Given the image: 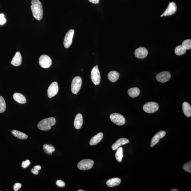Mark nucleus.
<instances>
[{
    "mask_svg": "<svg viewBox=\"0 0 191 191\" xmlns=\"http://www.w3.org/2000/svg\"><path fill=\"white\" fill-rule=\"evenodd\" d=\"M31 172L35 175H37L38 174L39 171L33 168L31 169Z\"/></svg>",
    "mask_w": 191,
    "mask_h": 191,
    "instance_id": "35",
    "label": "nucleus"
},
{
    "mask_svg": "<svg viewBox=\"0 0 191 191\" xmlns=\"http://www.w3.org/2000/svg\"><path fill=\"white\" fill-rule=\"evenodd\" d=\"M110 119L112 122L117 125L122 126L125 123L126 120L125 117L120 114H112L110 116Z\"/></svg>",
    "mask_w": 191,
    "mask_h": 191,
    "instance_id": "5",
    "label": "nucleus"
},
{
    "mask_svg": "<svg viewBox=\"0 0 191 191\" xmlns=\"http://www.w3.org/2000/svg\"><path fill=\"white\" fill-rule=\"evenodd\" d=\"M171 78L170 73L167 71L161 72L158 74L156 76L157 80L159 82L162 83L167 82Z\"/></svg>",
    "mask_w": 191,
    "mask_h": 191,
    "instance_id": "11",
    "label": "nucleus"
},
{
    "mask_svg": "<svg viewBox=\"0 0 191 191\" xmlns=\"http://www.w3.org/2000/svg\"><path fill=\"white\" fill-rule=\"evenodd\" d=\"M6 109V104L5 101L2 96H0V113H2L5 111Z\"/></svg>",
    "mask_w": 191,
    "mask_h": 191,
    "instance_id": "28",
    "label": "nucleus"
},
{
    "mask_svg": "<svg viewBox=\"0 0 191 191\" xmlns=\"http://www.w3.org/2000/svg\"><path fill=\"white\" fill-rule=\"evenodd\" d=\"M12 135L15 137L21 140H26L28 138V135L25 133L16 130H13L11 132Z\"/></svg>",
    "mask_w": 191,
    "mask_h": 191,
    "instance_id": "23",
    "label": "nucleus"
},
{
    "mask_svg": "<svg viewBox=\"0 0 191 191\" xmlns=\"http://www.w3.org/2000/svg\"><path fill=\"white\" fill-rule=\"evenodd\" d=\"M177 6L174 2L169 3V6L163 13L164 16L172 15L177 11Z\"/></svg>",
    "mask_w": 191,
    "mask_h": 191,
    "instance_id": "14",
    "label": "nucleus"
},
{
    "mask_svg": "<svg viewBox=\"0 0 191 191\" xmlns=\"http://www.w3.org/2000/svg\"><path fill=\"white\" fill-rule=\"evenodd\" d=\"M187 51V50L182 45H179L176 47L174 52L176 54L180 56L184 54Z\"/></svg>",
    "mask_w": 191,
    "mask_h": 191,
    "instance_id": "26",
    "label": "nucleus"
},
{
    "mask_svg": "<svg viewBox=\"0 0 191 191\" xmlns=\"http://www.w3.org/2000/svg\"><path fill=\"white\" fill-rule=\"evenodd\" d=\"M148 51L146 48L141 47L136 49L135 51V56L139 59L146 58L148 55Z\"/></svg>",
    "mask_w": 191,
    "mask_h": 191,
    "instance_id": "12",
    "label": "nucleus"
},
{
    "mask_svg": "<svg viewBox=\"0 0 191 191\" xmlns=\"http://www.w3.org/2000/svg\"><path fill=\"white\" fill-rule=\"evenodd\" d=\"M89 1L93 4H97L99 3V0H89Z\"/></svg>",
    "mask_w": 191,
    "mask_h": 191,
    "instance_id": "36",
    "label": "nucleus"
},
{
    "mask_svg": "<svg viewBox=\"0 0 191 191\" xmlns=\"http://www.w3.org/2000/svg\"><path fill=\"white\" fill-rule=\"evenodd\" d=\"M22 185L19 183H16L14 185V190L15 191H18L21 188Z\"/></svg>",
    "mask_w": 191,
    "mask_h": 191,
    "instance_id": "34",
    "label": "nucleus"
},
{
    "mask_svg": "<svg viewBox=\"0 0 191 191\" xmlns=\"http://www.w3.org/2000/svg\"><path fill=\"white\" fill-rule=\"evenodd\" d=\"M58 83L54 82L50 84L48 90V95L50 98L56 95L58 92Z\"/></svg>",
    "mask_w": 191,
    "mask_h": 191,
    "instance_id": "10",
    "label": "nucleus"
},
{
    "mask_svg": "<svg viewBox=\"0 0 191 191\" xmlns=\"http://www.w3.org/2000/svg\"><path fill=\"white\" fill-rule=\"evenodd\" d=\"M44 151L47 154L52 155V153L55 151V148L51 145L45 144L43 145Z\"/></svg>",
    "mask_w": 191,
    "mask_h": 191,
    "instance_id": "25",
    "label": "nucleus"
},
{
    "mask_svg": "<svg viewBox=\"0 0 191 191\" xmlns=\"http://www.w3.org/2000/svg\"><path fill=\"white\" fill-rule=\"evenodd\" d=\"M166 134V133L164 131H160L156 134V135L152 138L151 144V147H153L159 142L160 140L164 138Z\"/></svg>",
    "mask_w": 191,
    "mask_h": 191,
    "instance_id": "13",
    "label": "nucleus"
},
{
    "mask_svg": "<svg viewBox=\"0 0 191 191\" xmlns=\"http://www.w3.org/2000/svg\"><path fill=\"white\" fill-rule=\"evenodd\" d=\"M159 108V104L156 102H153L147 103L143 107L144 111L148 113H154L156 112Z\"/></svg>",
    "mask_w": 191,
    "mask_h": 191,
    "instance_id": "6",
    "label": "nucleus"
},
{
    "mask_svg": "<svg viewBox=\"0 0 191 191\" xmlns=\"http://www.w3.org/2000/svg\"><path fill=\"white\" fill-rule=\"evenodd\" d=\"M94 164V161L92 160L86 159L82 160L78 163V167L81 170H87L91 169Z\"/></svg>",
    "mask_w": 191,
    "mask_h": 191,
    "instance_id": "4",
    "label": "nucleus"
},
{
    "mask_svg": "<svg viewBox=\"0 0 191 191\" xmlns=\"http://www.w3.org/2000/svg\"><path fill=\"white\" fill-rule=\"evenodd\" d=\"M120 74L118 72L115 71L109 72L108 75L109 80L112 82H115L119 79Z\"/></svg>",
    "mask_w": 191,
    "mask_h": 191,
    "instance_id": "21",
    "label": "nucleus"
},
{
    "mask_svg": "<svg viewBox=\"0 0 191 191\" xmlns=\"http://www.w3.org/2000/svg\"><path fill=\"white\" fill-rule=\"evenodd\" d=\"M121 182V180L119 178H114L108 180L106 182V184L109 187H113L119 185Z\"/></svg>",
    "mask_w": 191,
    "mask_h": 191,
    "instance_id": "20",
    "label": "nucleus"
},
{
    "mask_svg": "<svg viewBox=\"0 0 191 191\" xmlns=\"http://www.w3.org/2000/svg\"><path fill=\"white\" fill-rule=\"evenodd\" d=\"M33 168L37 170L40 171L41 169V167L40 165H37L34 166Z\"/></svg>",
    "mask_w": 191,
    "mask_h": 191,
    "instance_id": "37",
    "label": "nucleus"
},
{
    "mask_svg": "<svg viewBox=\"0 0 191 191\" xmlns=\"http://www.w3.org/2000/svg\"><path fill=\"white\" fill-rule=\"evenodd\" d=\"M96 67H98V65H96Z\"/></svg>",
    "mask_w": 191,
    "mask_h": 191,
    "instance_id": "41",
    "label": "nucleus"
},
{
    "mask_svg": "<svg viewBox=\"0 0 191 191\" xmlns=\"http://www.w3.org/2000/svg\"><path fill=\"white\" fill-rule=\"evenodd\" d=\"M78 191H84V190H81V189H80V190H78Z\"/></svg>",
    "mask_w": 191,
    "mask_h": 191,
    "instance_id": "39",
    "label": "nucleus"
},
{
    "mask_svg": "<svg viewBox=\"0 0 191 191\" xmlns=\"http://www.w3.org/2000/svg\"><path fill=\"white\" fill-rule=\"evenodd\" d=\"M22 63V57L19 52H17L11 61V64L15 66H20Z\"/></svg>",
    "mask_w": 191,
    "mask_h": 191,
    "instance_id": "17",
    "label": "nucleus"
},
{
    "mask_svg": "<svg viewBox=\"0 0 191 191\" xmlns=\"http://www.w3.org/2000/svg\"><path fill=\"white\" fill-rule=\"evenodd\" d=\"M163 16H164V15H163V14L162 15H161V17H163Z\"/></svg>",
    "mask_w": 191,
    "mask_h": 191,
    "instance_id": "40",
    "label": "nucleus"
},
{
    "mask_svg": "<svg viewBox=\"0 0 191 191\" xmlns=\"http://www.w3.org/2000/svg\"><path fill=\"white\" fill-rule=\"evenodd\" d=\"M91 77L94 84L97 85L101 82V75L98 67L94 66L91 71Z\"/></svg>",
    "mask_w": 191,
    "mask_h": 191,
    "instance_id": "7",
    "label": "nucleus"
},
{
    "mask_svg": "<svg viewBox=\"0 0 191 191\" xmlns=\"http://www.w3.org/2000/svg\"><path fill=\"white\" fill-rule=\"evenodd\" d=\"M128 94L131 97L135 98L138 97L140 94V90L138 88H130L128 90Z\"/></svg>",
    "mask_w": 191,
    "mask_h": 191,
    "instance_id": "24",
    "label": "nucleus"
},
{
    "mask_svg": "<svg viewBox=\"0 0 191 191\" xmlns=\"http://www.w3.org/2000/svg\"><path fill=\"white\" fill-rule=\"evenodd\" d=\"M117 150L115 154V158L119 162H122L123 156V149L122 147H119Z\"/></svg>",
    "mask_w": 191,
    "mask_h": 191,
    "instance_id": "27",
    "label": "nucleus"
},
{
    "mask_svg": "<svg viewBox=\"0 0 191 191\" xmlns=\"http://www.w3.org/2000/svg\"><path fill=\"white\" fill-rule=\"evenodd\" d=\"M184 170L190 173H191V162L190 161L186 163L183 166Z\"/></svg>",
    "mask_w": 191,
    "mask_h": 191,
    "instance_id": "30",
    "label": "nucleus"
},
{
    "mask_svg": "<svg viewBox=\"0 0 191 191\" xmlns=\"http://www.w3.org/2000/svg\"><path fill=\"white\" fill-rule=\"evenodd\" d=\"M183 110L186 117L191 116V107L188 103L184 102L182 105Z\"/></svg>",
    "mask_w": 191,
    "mask_h": 191,
    "instance_id": "22",
    "label": "nucleus"
},
{
    "mask_svg": "<svg viewBox=\"0 0 191 191\" xmlns=\"http://www.w3.org/2000/svg\"><path fill=\"white\" fill-rule=\"evenodd\" d=\"M186 50H190L191 48V40L190 39L184 40L182 42V45Z\"/></svg>",
    "mask_w": 191,
    "mask_h": 191,
    "instance_id": "29",
    "label": "nucleus"
},
{
    "mask_svg": "<svg viewBox=\"0 0 191 191\" xmlns=\"http://www.w3.org/2000/svg\"><path fill=\"white\" fill-rule=\"evenodd\" d=\"M74 31L73 29H70L67 33L65 35L63 44L65 48H69L72 42L73 38L74 35Z\"/></svg>",
    "mask_w": 191,
    "mask_h": 191,
    "instance_id": "9",
    "label": "nucleus"
},
{
    "mask_svg": "<svg viewBox=\"0 0 191 191\" xmlns=\"http://www.w3.org/2000/svg\"><path fill=\"white\" fill-rule=\"evenodd\" d=\"M171 191H178V190H177V189H173L172 190H170Z\"/></svg>",
    "mask_w": 191,
    "mask_h": 191,
    "instance_id": "38",
    "label": "nucleus"
},
{
    "mask_svg": "<svg viewBox=\"0 0 191 191\" xmlns=\"http://www.w3.org/2000/svg\"><path fill=\"white\" fill-rule=\"evenodd\" d=\"M82 85V79L79 76L75 77L72 81L71 90L73 94H77Z\"/></svg>",
    "mask_w": 191,
    "mask_h": 191,
    "instance_id": "3",
    "label": "nucleus"
},
{
    "mask_svg": "<svg viewBox=\"0 0 191 191\" xmlns=\"http://www.w3.org/2000/svg\"><path fill=\"white\" fill-rule=\"evenodd\" d=\"M83 117L81 114L78 113L76 115L74 121V125L76 129L79 130L82 126Z\"/></svg>",
    "mask_w": 191,
    "mask_h": 191,
    "instance_id": "16",
    "label": "nucleus"
},
{
    "mask_svg": "<svg viewBox=\"0 0 191 191\" xmlns=\"http://www.w3.org/2000/svg\"><path fill=\"white\" fill-rule=\"evenodd\" d=\"M154 74H156V73H155Z\"/></svg>",
    "mask_w": 191,
    "mask_h": 191,
    "instance_id": "42",
    "label": "nucleus"
},
{
    "mask_svg": "<svg viewBox=\"0 0 191 191\" xmlns=\"http://www.w3.org/2000/svg\"><path fill=\"white\" fill-rule=\"evenodd\" d=\"M129 143V141L127 139L125 138H121L119 139L115 143L113 144L112 149L115 151L122 145L126 144Z\"/></svg>",
    "mask_w": 191,
    "mask_h": 191,
    "instance_id": "15",
    "label": "nucleus"
},
{
    "mask_svg": "<svg viewBox=\"0 0 191 191\" xmlns=\"http://www.w3.org/2000/svg\"><path fill=\"white\" fill-rule=\"evenodd\" d=\"M103 134L102 133H99L93 137L90 142V144L91 146H94L100 142L103 138Z\"/></svg>",
    "mask_w": 191,
    "mask_h": 191,
    "instance_id": "18",
    "label": "nucleus"
},
{
    "mask_svg": "<svg viewBox=\"0 0 191 191\" xmlns=\"http://www.w3.org/2000/svg\"><path fill=\"white\" fill-rule=\"evenodd\" d=\"M6 19L4 18V15L0 14V24H3L5 23Z\"/></svg>",
    "mask_w": 191,
    "mask_h": 191,
    "instance_id": "33",
    "label": "nucleus"
},
{
    "mask_svg": "<svg viewBox=\"0 0 191 191\" xmlns=\"http://www.w3.org/2000/svg\"><path fill=\"white\" fill-rule=\"evenodd\" d=\"M56 185L59 187H64L65 186V182L61 180H58L56 182Z\"/></svg>",
    "mask_w": 191,
    "mask_h": 191,
    "instance_id": "32",
    "label": "nucleus"
},
{
    "mask_svg": "<svg viewBox=\"0 0 191 191\" xmlns=\"http://www.w3.org/2000/svg\"><path fill=\"white\" fill-rule=\"evenodd\" d=\"M39 63L41 67L44 68H49L52 65V60L48 55H43L40 57Z\"/></svg>",
    "mask_w": 191,
    "mask_h": 191,
    "instance_id": "8",
    "label": "nucleus"
},
{
    "mask_svg": "<svg viewBox=\"0 0 191 191\" xmlns=\"http://www.w3.org/2000/svg\"><path fill=\"white\" fill-rule=\"evenodd\" d=\"M56 120L53 117L44 119L38 124L39 129L42 131H48L51 129L52 126L56 124Z\"/></svg>",
    "mask_w": 191,
    "mask_h": 191,
    "instance_id": "2",
    "label": "nucleus"
},
{
    "mask_svg": "<svg viewBox=\"0 0 191 191\" xmlns=\"http://www.w3.org/2000/svg\"><path fill=\"white\" fill-rule=\"evenodd\" d=\"M30 164L31 162L30 161H29V160H28L26 161H23L21 166H22V167L24 168V169H26V168L28 167L29 165H30Z\"/></svg>",
    "mask_w": 191,
    "mask_h": 191,
    "instance_id": "31",
    "label": "nucleus"
},
{
    "mask_svg": "<svg viewBox=\"0 0 191 191\" xmlns=\"http://www.w3.org/2000/svg\"><path fill=\"white\" fill-rule=\"evenodd\" d=\"M13 97L16 102L20 104H25L27 101L26 98L22 94L19 93H15L13 95Z\"/></svg>",
    "mask_w": 191,
    "mask_h": 191,
    "instance_id": "19",
    "label": "nucleus"
},
{
    "mask_svg": "<svg viewBox=\"0 0 191 191\" xmlns=\"http://www.w3.org/2000/svg\"><path fill=\"white\" fill-rule=\"evenodd\" d=\"M31 8L34 17L38 20H40L43 16V9L42 3L39 0H32Z\"/></svg>",
    "mask_w": 191,
    "mask_h": 191,
    "instance_id": "1",
    "label": "nucleus"
}]
</instances>
